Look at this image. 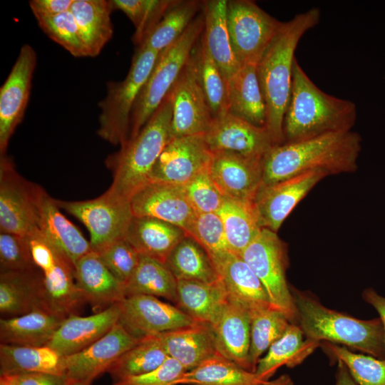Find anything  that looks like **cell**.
<instances>
[{
	"mask_svg": "<svg viewBox=\"0 0 385 385\" xmlns=\"http://www.w3.org/2000/svg\"><path fill=\"white\" fill-rule=\"evenodd\" d=\"M210 172L225 198L253 201L262 185L263 160L228 151L214 152Z\"/></svg>",
	"mask_w": 385,
	"mask_h": 385,
	"instance_id": "obj_20",
	"label": "cell"
},
{
	"mask_svg": "<svg viewBox=\"0 0 385 385\" xmlns=\"http://www.w3.org/2000/svg\"><path fill=\"white\" fill-rule=\"evenodd\" d=\"M185 371L181 364L168 356L155 369L140 376L121 379L113 385H177L178 380Z\"/></svg>",
	"mask_w": 385,
	"mask_h": 385,
	"instance_id": "obj_52",
	"label": "cell"
},
{
	"mask_svg": "<svg viewBox=\"0 0 385 385\" xmlns=\"http://www.w3.org/2000/svg\"><path fill=\"white\" fill-rule=\"evenodd\" d=\"M228 297L220 279L212 282L177 280L178 307L195 322L211 324Z\"/></svg>",
	"mask_w": 385,
	"mask_h": 385,
	"instance_id": "obj_34",
	"label": "cell"
},
{
	"mask_svg": "<svg viewBox=\"0 0 385 385\" xmlns=\"http://www.w3.org/2000/svg\"><path fill=\"white\" fill-rule=\"evenodd\" d=\"M304 333L298 324H290L285 333L268 349L267 354L257 362L255 374L265 381L282 366L294 367L310 355L320 342L304 339Z\"/></svg>",
	"mask_w": 385,
	"mask_h": 385,
	"instance_id": "obj_35",
	"label": "cell"
},
{
	"mask_svg": "<svg viewBox=\"0 0 385 385\" xmlns=\"http://www.w3.org/2000/svg\"><path fill=\"white\" fill-rule=\"evenodd\" d=\"M169 96L173 106L170 138L205 133L213 115L200 82L195 49Z\"/></svg>",
	"mask_w": 385,
	"mask_h": 385,
	"instance_id": "obj_12",
	"label": "cell"
},
{
	"mask_svg": "<svg viewBox=\"0 0 385 385\" xmlns=\"http://www.w3.org/2000/svg\"><path fill=\"white\" fill-rule=\"evenodd\" d=\"M262 385H294L292 378L288 374H282L278 378L268 381Z\"/></svg>",
	"mask_w": 385,
	"mask_h": 385,
	"instance_id": "obj_57",
	"label": "cell"
},
{
	"mask_svg": "<svg viewBox=\"0 0 385 385\" xmlns=\"http://www.w3.org/2000/svg\"><path fill=\"white\" fill-rule=\"evenodd\" d=\"M38 269L34 262L28 237L0 232V271L19 272Z\"/></svg>",
	"mask_w": 385,
	"mask_h": 385,
	"instance_id": "obj_49",
	"label": "cell"
},
{
	"mask_svg": "<svg viewBox=\"0 0 385 385\" xmlns=\"http://www.w3.org/2000/svg\"><path fill=\"white\" fill-rule=\"evenodd\" d=\"M42 273V307L68 317L86 302L76 282L75 267L62 256L50 270Z\"/></svg>",
	"mask_w": 385,
	"mask_h": 385,
	"instance_id": "obj_30",
	"label": "cell"
},
{
	"mask_svg": "<svg viewBox=\"0 0 385 385\" xmlns=\"http://www.w3.org/2000/svg\"><path fill=\"white\" fill-rule=\"evenodd\" d=\"M250 322V311L228 297L219 315L210 325L218 354L254 372L249 357Z\"/></svg>",
	"mask_w": 385,
	"mask_h": 385,
	"instance_id": "obj_22",
	"label": "cell"
},
{
	"mask_svg": "<svg viewBox=\"0 0 385 385\" xmlns=\"http://www.w3.org/2000/svg\"><path fill=\"white\" fill-rule=\"evenodd\" d=\"M37 54L24 44L0 88V154L6 155L11 137L21 122L29 102Z\"/></svg>",
	"mask_w": 385,
	"mask_h": 385,
	"instance_id": "obj_13",
	"label": "cell"
},
{
	"mask_svg": "<svg viewBox=\"0 0 385 385\" xmlns=\"http://www.w3.org/2000/svg\"><path fill=\"white\" fill-rule=\"evenodd\" d=\"M217 213L222 220L230 251L240 255L262 229L253 201L225 198Z\"/></svg>",
	"mask_w": 385,
	"mask_h": 385,
	"instance_id": "obj_38",
	"label": "cell"
},
{
	"mask_svg": "<svg viewBox=\"0 0 385 385\" xmlns=\"http://www.w3.org/2000/svg\"><path fill=\"white\" fill-rule=\"evenodd\" d=\"M158 54L154 50L139 46L124 80L106 83V96L98 103L101 113L97 135L103 140L120 147L128 140L134 104Z\"/></svg>",
	"mask_w": 385,
	"mask_h": 385,
	"instance_id": "obj_7",
	"label": "cell"
},
{
	"mask_svg": "<svg viewBox=\"0 0 385 385\" xmlns=\"http://www.w3.org/2000/svg\"><path fill=\"white\" fill-rule=\"evenodd\" d=\"M74 0H31V10L36 20L49 18L71 10Z\"/></svg>",
	"mask_w": 385,
	"mask_h": 385,
	"instance_id": "obj_53",
	"label": "cell"
},
{
	"mask_svg": "<svg viewBox=\"0 0 385 385\" xmlns=\"http://www.w3.org/2000/svg\"><path fill=\"white\" fill-rule=\"evenodd\" d=\"M97 254L111 273L124 286L135 270L140 257L125 239L113 242Z\"/></svg>",
	"mask_w": 385,
	"mask_h": 385,
	"instance_id": "obj_51",
	"label": "cell"
},
{
	"mask_svg": "<svg viewBox=\"0 0 385 385\" xmlns=\"http://www.w3.org/2000/svg\"><path fill=\"white\" fill-rule=\"evenodd\" d=\"M168 357L157 335L145 337L125 351L108 369L113 383L148 373Z\"/></svg>",
	"mask_w": 385,
	"mask_h": 385,
	"instance_id": "obj_42",
	"label": "cell"
},
{
	"mask_svg": "<svg viewBox=\"0 0 385 385\" xmlns=\"http://www.w3.org/2000/svg\"><path fill=\"white\" fill-rule=\"evenodd\" d=\"M250 314L249 357L255 372L261 355L285 333L291 323L281 312L271 307L254 310Z\"/></svg>",
	"mask_w": 385,
	"mask_h": 385,
	"instance_id": "obj_43",
	"label": "cell"
},
{
	"mask_svg": "<svg viewBox=\"0 0 385 385\" xmlns=\"http://www.w3.org/2000/svg\"><path fill=\"white\" fill-rule=\"evenodd\" d=\"M259 278L271 308L281 312L291 324H298V313L286 277L287 249L277 232L262 228L240 255Z\"/></svg>",
	"mask_w": 385,
	"mask_h": 385,
	"instance_id": "obj_8",
	"label": "cell"
},
{
	"mask_svg": "<svg viewBox=\"0 0 385 385\" xmlns=\"http://www.w3.org/2000/svg\"><path fill=\"white\" fill-rule=\"evenodd\" d=\"M66 317L44 308L0 319L1 344L44 346Z\"/></svg>",
	"mask_w": 385,
	"mask_h": 385,
	"instance_id": "obj_28",
	"label": "cell"
},
{
	"mask_svg": "<svg viewBox=\"0 0 385 385\" xmlns=\"http://www.w3.org/2000/svg\"><path fill=\"white\" fill-rule=\"evenodd\" d=\"M41 286L42 273L38 269L1 272V314L12 317L43 308Z\"/></svg>",
	"mask_w": 385,
	"mask_h": 385,
	"instance_id": "obj_33",
	"label": "cell"
},
{
	"mask_svg": "<svg viewBox=\"0 0 385 385\" xmlns=\"http://www.w3.org/2000/svg\"><path fill=\"white\" fill-rule=\"evenodd\" d=\"M38 209L40 232L74 266L81 257L91 251L89 241L61 212L56 199L41 187L38 193Z\"/></svg>",
	"mask_w": 385,
	"mask_h": 385,
	"instance_id": "obj_23",
	"label": "cell"
},
{
	"mask_svg": "<svg viewBox=\"0 0 385 385\" xmlns=\"http://www.w3.org/2000/svg\"><path fill=\"white\" fill-rule=\"evenodd\" d=\"M165 264L177 280L212 282L220 279L207 252L188 235L172 250Z\"/></svg>",
	"mask_w": 385,
	"mask_h": 385,
	"instance_id": "obj_39",
	"label": "cell"
},
{
	"mask_svg": "<svg viewBox=\"0 0 385 385\" xmlns=\"http://www.w3.org/2000/svg\"><path fill=\"white\" fill-rule=\"evenodd\" d=\"M256 66H242L227 80L228 112L256 126L265 127L266 106Z\"/></svg>",
	"mask_w": 385,
	"mask_h": 385,
	"instance_id": "obj_31",
	"label": "cell"
},
{
	"mask_svg": "<svg viewBox=\"0 0 385 385\" xmlns=\"http://www.w3.org/2000/svg\"><path fill=\"white\" fill-rule=\"evenodd\" d=\"M16 376L18 385H68L70 381L64 376L48 373H24Z\"/></svg>",
	"mask_w": 385,
	"mask_h": 385,
	"instance_id": "obj_54",
	"label": "cell"
},
{
	"mask_svg": "<svg viewBox=\"0 0 385 385\" xmlns=\"http://www.w3.org/2000/svg\"><path fill=\"white\" fill-rule=\"evenodd\" d=\"M227 24L235 56L244 66L257 64L282 22L253 1L230 0Z\"/></svg>",
	"mask_w": 385,
	"mask_h": 385,
	"instance_id": "obj_9",
	"label": "cell"
},
{
	"mask_svg": "<svg viewBox=\"0 0 385 385\" xmlns=\"http://www.w3.org/2000/svg\"><path fill=\"white\" fill-rule=\"evenodd\" d=\"M186 235L204 248L211 260L230 252L222 220L217 212L196 213Z\"/></svg>",
	"mask_w": 385,
	"mask_h": 385,
	"instance_id": "obj_47",
	"label": "cell"
},
{
	"mask_svg": "<svg viewBox=\"0 0 385 385\" xmlns=\"http://www.w3.org/2000/svg\"><path fill=\"white\" fill-rule=\"evenodd\" d=\"M41 186L24 178L11 159L0 158V232L29 236L38 229Z\"/></svg>",
	"mask_w": 385,
	"mask_h": 385,
	"instance_id": "obj_10",
	"label": "cell"
},
{
	"mask_svg": "<svg viewBox=\"0 0 385 385\" xmlns=\"http://www.w3.org/2000/svg\"><path fill=\"white\" fill-rule=\"evenodd\" d=\"M320 345L332 358L345 364L357 385H385V359L353 353L344 346L328 342Z\"/></svg>",
	"mask_w": 385,
	"mask_h": 385,
	"instance_id": "obj_44",
	"label": "cell"
},
{
	"mask_svg": "<svg viewBox=\"0 0 385 385\" xmlns=\"http://www.w3.org/2000/svg\"><path fill=\"white\" fill-rule=\"evenodd\" d=\"M361 150V135L352 130L273 145L263 159L262 185L314 170L328 175L353 173Z\"/></svg>",
	"mask_w": 385,
	"mask_h": 385,
	"instance_id": "obj_2",
	"label": "cell"
},
{
	"mask_svg": "<svg viewBox=\"0 0 385 385\" xmlns=\"http://www.w3.org/2000/svg\"><path fill=\"white\" fill-rule=\"evenodd\" d=\"M170 0H111L113 10L123 12L135 27L133 41L140 46L163 17Z\"/></svg>",
	"mask_w": 385,
	"mask_h": 385,
	"instance_id": "obj_46",
	"label": "cell"
},
{
	"mask_svg": "<svg viewBox=\"0 0 385 385\" xmlns=\"http://www.w3.org/2000/svg\"><path fill=\"white\" fill-rule=\"evenodd\" d=\"M125 296L145 294L177 302V279L166 265L140 255L139 263L125 284Z\"/></svg>",
	"mask_w": 385,
	"mask_h": 385,
	"instance_id": "obj_40",
	"label": "cell"
},
{
	"mask_svg": "<svg viewBox=\"0 0 385 385\" xmlns=\"http://www.w3.org/2000/svg\"><path fill=\"white\" fill-rule=\"evenodd\" d=\"M58 206L86 227L90 245L96 253L124 239L133 217L130 202L115 200L105 192L98 197L78 201L56 199Z\"/></svg>",
	"mask_w": 385,
	"mask_h": 385,
	"instance_id": "obj_11",
	"label": "cell"
},
{
	"mask_svg": "<svg viewBox=\"0 0 385 385\" xmlns=\"http://www.w3.org/2000/svg\"><path fill=\"white\" fill-rule=\"evenodd\" d=\"M137 339L118 322L103 337L86 349L62 357L63 376L71 381L92 382L105 371L128 349Z\"/></svg>",
	"mask_w": 385,
	"mask_h": 385,
	"instance_id": "obj_18",
	"label": "cell"
},
{
	"mask_svg": "<svg viewBox=\"0 0 385 385\" xmlns=\"http://www.w3.org/2000/svg\"><path fill=\"white\" fill-rule=\"evenodd\" d=\"M202 6L197 1H173L140 46L160 53L183 34Z\"/></svg>",
	"mask_w": 385,
	"mask_h": 385,
	"instance_id": "obj_41",
	"label": "cell"
},
{
	"mask_svg": "<svg viewBox=\"0 0 385 385\" xmlns=\"http://www.w3.org/2000/svg\"><path fill=\"white\" fill-rule=\"evenodd\" d=\"M173 115L168 95L137 135L107 157L106 165L113 181L104 192L115 200L130 201L134 193L150 181L152 170L170 139Z\"/></svg>",
	"mask_w": 385,
	"mask_h": 385,
	"instance_id": "obj_4",
	"label": "cell"
},
{
	"mask_svg": "<svg viewBox=\"0 0 385 385\" xmlns=\"http://www.w3.org/2000/svg\"><path fill=\"white\" fill-rule=\"evenodd\" d=\"M203 29L202 13L195 17L174 43L159 53L134 104L130 116L129 139L138 134L168 95L190 58Z\"/></svg>",
	"mask_w": 385,
	"mask_h": 385,
	"instance_id": "obj_6",
	"label": "cell"
},
{
	"mask_svg": "<svg viewBox=\"0 0 385 385\" xmlns=\"http://www.w3.org/2000/svg\"><path fill=\"white\" fill-rule=\"evenodd\" d=\"M118 323L137 339L156 335L193 324L195 321L178 307L156 297L135 294L119 302Z\"/></svg>",
	"mask_w": 385,
	"mask_h": 385,
	"instance_id": "obj_15",
	"label": "cell"
},
{
	"mask_svg": "<svg viewBox=\"0 0 385 385\" xmlns=\"http://www.w3.org/2000/svg\"><path fill=\"white\" fill-rule=\"evenodd\" d=\"M41 30L76 58L88 57L80 38L75 18L70 11L37 20Z\"/></svg>",
	"mask_w": 385,
	"mask_h": 385,
	"instance_id": "obj_48",
	"label": "cell"
},
{
	"mask_svg": "<svg viewBox=\"0 0 385 385\" xmlns=\"http://www.w3.org/2000/svg\"><path fill=\"white\" fill-rule=\"evenodd\" d=\"M202 38L225 78L228 80L242 66L232 50L227 24V0L202 2Z\"/></svg>",
	"mask_w": 385,
	"mask_h": 385,
	"instance_id": "obj_29",
	"label": "cell"
},
{
	"mask_svg": "<svg viewBox=\"0 0 385 385\" xmlns=\"http://www.w3.org/2000/svg\"><path fill=\"white\" fill-rule=\"evenodd\" d=\"M361 296L363 299L371 304L379 313L385 333V297L379 294L372 288L364 289Z\"/></svg>",
	"mask_w": 385,
	"mask_h": 385,
	"instance_id": "obj_55",
	"label": "cell"
},
{
	"mask_svg": "<svg viewBox=\"0 0 385 385\" xmlns=\"http://www.w3.org/2000/svg\"><path fill=\"white\" fill-rule=\"evenodd\" d=\"M169 357L190 370L218 354L210 324H192L156 334Z\"/></svg>",
	"mask_w": 385,
	"mask_h": 385,
	"instance_id": "obj_25",
	"label": "cell"
},
{
	"mask_svg": "<svg viewBox=\"0 0 385 385\" xmlns=\"http://www.w3.org/2000/svg\"><path fill=\"white\" fill-rule=\"evenodd\" d=\"M337 364L335 385H357L345 364L341 361H337Z\"/></svg>",
	"mask_w": 385,
	"mask_h": 385,
	"instance_id": "obj_56",
	"label": "cell"
},
{
	"mask_svg": "<svg viewBox=\"0 0 385 385\" xmlns=\"http://www.w3.org/2000/svg\"><path fill=\"white\" fill-rule=\"evenodd\" d=\"M111 0H74L71 8L88 56L100 54L113 34Z\"/></svg>",
	"mask_w": 385,
	"mask_h": 385,
	"instance_id": "obj_32",
	"label": "cell"
},
{
	"mask_svg": "<svg viewBox=\"0 0 385 385\" xmlns=\"http://www.w3.org/2000/svg\"><path fill=\"white\" fill-rule=\"evenodd\" d=\"M62 356L48 346L0 344L1 374L48 373L63 376Z\"/></svg>",
	"mask_w": 385,
	"mask_h": 385,
	"instance_id": "obj_36",
	"label": "cell"
},
{
	"mask_svg": "<svg viewBox=\"0 0 385 385\" xmlns=\"http://www.w3.org/2000/svg\"><path fill=\"white\" fill-rule=\"evenodd\" d=\"M129 202L133 216L160 220L182 228L185 233L196 215L184 186L163 182L149 181Z\"/></svg>",
	"mask_w": 385,
	"mask_h": 385,
	"instance_id": "obj_19",
	"label": "cell"
},
{
	"mask_svg": "<svg viewBox=\"0 0 385 385\" xmlns=\"http://www.w3.org/2000/svg\"><path fill=\"white\" fill-rule=\"evenodd\" d=\"M267 381L217 354L186 371L177 385H262Z\"/></svg>",
	"mask_w": 385,
	"mask_h": 385,
	"instance_id": "obj_37",
	"label": "cell"
},
{
	"mask_svg": "<svg viewBox=\"0 0 385 385\" xmlns=\"http://www.w3.org/2000/svg\"><path fill=\"white\" fill-rule=\"evenodd\" d=\"M320 19V9L311 8L282 22L256 66L266 106L265 128L274 145L283 142V119L292 90L297 46L304 34L315 27Z\"/></svg>",
	"mask_w": 385,
	"mask_h": 385,
	"instance_id": "obj_1",
	"label": "cell"
},
{
	"mask_svg": "<svg viewBox=\"0 0 385 385\" xmlns=\"http://www.w3.org/2000/svg\"><path fill=\"white\" fill-rule=\"evenodd\" d=\"M327 175L323 170H314L262 185L253 199L260 227L277 232L296 205Z\"/></svg>",
	"mask_w": 385,
	"mask_h": 385,
	"instance_id": "obj_14",
	"label": "cell"
},
{
	"mask_svg": "<svg viewBox=\"0 0 385 385\" xmlns=\"http://www.w3.org/2000/svg\"><path fill=\"white\" fill-rule=\"evenodd\" d=\"M0 385H18L16 376L9 374H1Z\"/></svg>",
	"mask_w": 385,
	"mask_h": 385,
	"instance_id": "obj_58",
	"label": "cell"
},
{
	"mask_svg": "<svg viewBox=\"0 0 385 385\" xmlns=\"http://www.w3.org/2000/svg\"><path fill=\"white\" fill-rule=\"evenodd\" d=\"M298 325L307 339L338 343L385 359V333L380 318L359 319L322 304L307 292L291 289Z\"/></svg>",
	"mask_w": 385,
	"mask_h": 385,
	"instance_id": "obj_5",
	"label": "cell"
},
{
	"mask_svg": "<svg viewBox=\"0 0 385 385\" xmlns=\"http://www.w3.org/2000/svg\"><path fill=\"white\" fill-rule=\"evenodd\" d=\"M119 303L113 304L92 315L71 314L55 332L46 346L61 356L76 354L103 337L118 322Z\"/></svg>",
	"mask_w": 385,
	"mask_h": 385,
	"instance_id": "obj_21",
	"label": "cell"
},
{
	"mask_svg": "<svg viewBox=\"0 0 385 385\" xmlns=\"http://www.w3.org/2000/svg\"><path fill=\"white\" fill-rule=\"evenodd\" d=\"M195 49L198 71L203 91L213 118L228 112L227 80L210 56L202 36Z\"/></svg>",
	"mask_w": 385,
	"mask_h": 385,
	"instance_id": "obj_45",
	"label": "cell"
},
{
	"mask_svg": "<svg viewBox=\"0 0 385 385\" xmlns=\"http://www.w3.org/2000/svg\"><path fill=\"white\" fill-rule=\"evenodd\" d=\"M185 235L182 228L165 221L133 216L124 239L140 255L165 263L172 250Z\"/></svg>",
	"mask_w": 385,
	"mask_h": 385,
	"instance_id": "obj_27",
	"label": "cell"
},
{
	"mask_svg": "<svg viewBox=\"0 0 385 385\" xmlns=\"http://www.w3.org/2000/svg\"><path fill=\"white\" fill-rule=\"evenodd\" d=\"M91 382L86 381H71L70 380L68 385H91Z\"/></svg>",
	"mask_w": 385,
	"mask_h": 385,
	"instance_id": "obj_59",
	"label": "cell"
},
{
	"mask_svg": "<svg viewBox=\"0 0 385 385\" xmlns=\"http://www.w3.org/2000/svg\"><path fill=\"white\" fill-rule=\"evenodd\" d=\"M212 262L230 298L250 312L271 307L263 284L240 255L228 252Z\"/></svg>",
	"mask_w": 385,
	"mask_h": 385,
	"instance_id": "obj_24",
	"label": "cell"
},
{
	"mask_svg": "<svg viewBox=\"0 0 385 385\" xmlns=\"http://www.w3.org/2000/svg\"><path fill=\"white\" fill-rule=\"evenodd\" d=\"M204 138L212 153L228 151L259 160H263L274 145L265 127L256 126L229 112L213 118Z\"/></svg>",
	"mask_w": 385,
	"mask_h": 385,
	"instance_id": "obj_17",
	"label": "cell"
},
{
	"mask_svg": "<svg viewBox=\"0 0 385 385\" xmlns=\"http://www.w3.org/2000/svg\"><path fill=\"white\" fill-rule=\"evenodd\" d=\"M210 168L184 186L186 196L196 213L217 212L225 199L214 183Z\"/></svg>",
	"mask_w": 385,
	"mask_h": 385,
	"instance_id": "obj_50",
	"label": "cell"
},
{
	"mask_svg": "<svg viewBox=\"0 0 385 385\" xmlns=\"http://www.w3.org/2000/svg\"><path fill=\"white\" fill-rule=\"evenodd\" d=\"M356 116L353 101L322 91L294 59L292 90L283 119L282 143L351 130Z\"/></svg>",
	"mask_w": 385,
	"mask_h": 385,
	"instance_id": "obj_3",
	"label": "cell"
},
{
	"mask_svg": "<svg viewBox=\"0 0 385 385\" xmlns=\"http://www.w3.org/2000/svg\"><path fill=\"white\" fill-rule=\"evenodd\" d=\"M75 279L84 298L95 307H109L125 298V286L105 266L92 250L75 264Z\"/></svg>",
	"mask_w": 385,
	"mask_h": 385,
	"instance_id": "obj_26",
	"label": "cell"
},
{
	"mask_svg": "<svg viewBox=\"0 0 385 385\" xmlns=\"http://www.w3.org/2000/svg\"><path fill=\"white\" fill-rule=\"evenodd\" d=\"M212 158L204 134L170 138L152 170L150 181L185 186L210 167Z\"/></svg>",
	"mask_w": 385,
	"mask_h": 385,
	"instance_id": "obj_16",
	"label": "cell"
}]
</instances>
